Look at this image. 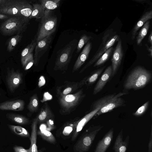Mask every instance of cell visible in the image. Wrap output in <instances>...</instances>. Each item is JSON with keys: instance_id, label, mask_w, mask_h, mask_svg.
I'll return each mask as SVG.
<instances>
[{"instance_id": "cell-1", "label": "cell", "mask_w": 152, "mask_h": 152, "mask_svg": "<svg viewBox=\"0 0 152 152\" xmlns=\"http://www.w3.org/2000/svg\"><path fill=\"white\" fill-rule=\"evenodd\" d=\"M151 73L144 67L139 66L135 68L127 77L124 84L126 89H138L145 87L151 81Z\"/></svg>"}, {"instance_id": "cell-2", "label": "cell", "mask_w": 152, "mask_h": 152, "mask_svg": "<svg viewBox=\"0 0 152 152\" xmlns=\"http://www.w3.org/2000/svg\"><path fill=\"white\" fill-rule=\"evenodd\" d=\"M30 20L22 16H12L0 25V32L4 36L22 35L27 28Z\"/></svg>"}, {"instance_id": "cell-3", "label": "cell", "mask_w": 152, "mask_h": 152, "mask_svg": "<svg viewBox=\"0 0 152 152\" xmlns=\"http://www.w3.org/2000/svg\"><path fill=\"white\" fill-rule=\"evenodd\" d=\"M120 36L113 29L107 30L104 34L102 42L96 53L90 60L81 69V73L96 62L102 54L120 39Z\"/></svg>"}, {"instance_id": "cell-4", "label": "cell", "mask_w": 152, "mask_h": 152, "mask_svg": "<svg viewBox=\"0 0 152 152\" xmlns=\"http://www.w3.org/2000/svg\"><path fill=\"white\" fill-rule=\"evenodd\" d=\"M40 19L36 36L37 42L52 35L55 31L57 26V18L53 14L51 10H45L44 15Z\"/></svg>"}, {"instance_id": "cell-5", "label": "cell", "mask_w": 152, "mask_h": 152, "mask_svg": "<svg viewBox=\"0 0 152 152\" xmlns=\"http://www.w3.org/2000/svg\"><path fill=\"white\" fill-rule=\"evenodd\" d=\"M103 126H90L82 134L74 146V152H86L91 146L95 137Z\"/></svg>"}, {"instance_id": "cell-6", "label": "cell", "mask_w": 152, "mask_h": 152, "mask_svg": "<svg viewBox=\"0 0 152 152\" xmlns=\"http://www.w3.org/2000/svg\"><path fill=\"white\" fill-rule=\"evenodd\" d=\"M29 2L25 0H7L0 4V13L12 17L21 16V10Z\"/></svg>"}, {"instance_id": "cell-7", "label": "cell", "mask_w": 152, "mask_h": 152, "mask_svg": "<svg viewBox=\"0 0 152 152\" xmlns=\"http://www.w3.org/2000/svg\"><path fill=\"white\" fill-rule=\"evenodd\" d=\"M84 96L82 90L73 94L61 95L59 101L61 107L64 111H70L79 103Z\"/></svg>"}, {"instance_id": "cell-8", "label": "cell", "mask_w": 152, "mask_h": 152, "mask_svg": "<svg viewBox=\"0 0 152 152\" xmlns=\"http://www.w3.org/2000/svg\"><path fill=\"white\" fill-rule=\"evenodd\" d=\"M127 94L126 92H120L109 99L95 114L94 117L109 112L117 107L125 106V101L121 96Z\"/></svg>"}, {"instance_id": "cell-9", "label": "cell", "mask_w": 152, "mask_h": 152, "mask_svg": "<svg viewBox=\"0 0 152 152\" xmlns=\"http://www.w3.org/2000/svg\"><path fill=\"white\" fill-rule=\"evenodd\" d=\"M124 56L121 40L120 38L113 51L112 58L111 67L112 70V76H114L117 73L121 64Z\"/></svg>"}, {"instance_id": "cell-10", "label": "cell", "mask_w": 152, "mask_h": 152, "mask_svg": "<svg viewBox=\"0 0 152 152\" xmlns=\"http://www.w3.org/2000/svg\"><path fill=\"white\" fill-rule=\"evenodd\" d=\"M52 39V35H50L37 42L34 59L35 65L38 64L40 58L48 48Z\"/></svg>"}, {"instance_id": "cell-11", "label": "cell", "mask_w": 152, "mask_h": 152, "mask_svg": "<svg viewBox=\"0 0 152 152\" xmlns=\"http://www.w3.org/2000/svg\"><path fill=\"white\" fill-rule=\"evenodd\" d=\"M22 75L19 71L11 70L6 78L7 83L10 91L14 92L22 83Z\"/></svg>"}, {"instance_id": "cell-12", "label": "cell", "mask_w": 152, "mask_h": 152, "mask_svg": "<svg viewBox=\"0 0 152 152\" xmlns=\"http://www.w3.org/2000/svg\"><path fill=\"white\" fill-rule=\"evenodd\" d=\"M72 53L71 45H69L64 48L57 58L55 67L61 69L67 64L70 61Z\"/></svg>"}, {"instance_id": "cell-13", "label": "cell", "mask_w": 152, "mask_h": 152, "mask_svg": "<svg viewBox=\"0 0 152 152\" xmlns=\"http://www.w3.org/2000/svg\"><path fill=\"white\" fill-rule=\"evenodd\" d=\"M102 106L97 107L87 114L82 119L77 121L75 128L72 134V141H74L85 125L93 118Z\"/></svg>"}, {"instance_id": "cell-14", "label": "cell", "mask_w": 152, "mask_h": 152, "mask_svg": "<svg viewBox=\"0 0 152 152\" xmlns=\"http://www.w3.org/2000/svg\"><path fill=\"white\" fill-rule=\"evenodd\" d=\"M112 72L111 65L108 66L105 70L95 86L93 94H96L103 89L112 76Z\"/></svg>"}, {"instance_id": "cell-15", "label": "cell", "mask_w": 152, "mask_h": 152, "mask_svg": "<svg viewBox=\"0 0 152 152\" xmlns=\"http://www.w3.org/2000/svg\"><path fill=\"white\" fill-rule=\"evenodd\" d=\"M25 102L21 99L7 101L0 103V110H5L22 111L24 108Z\"/></svg>"}, {"instance_id": "cell-16", "label": "cell", "mask_w": 152, "mask_h": 152, "mask_svg": "<svg viewBox=\"0 0 152 152\" xmlns=\"http://www.w3.org/2000/svg\"><path fill=\"white\" fill-rule=\"evenodd\" d=\"M92 47V44L89 41L86 45L77 59L73 66V71L78 70L88 59Z\"/></svg>"}, {"instance_id": "cell-17", "label": "cell", "mask_w": 152, "mask_h": 152, "mask_svg": "<svg viewBox=\"0 0 152 152\" xmlns=\"http://www.w3.org/2000/svg\"><path fill=\"white\" fill-rule=\"evenodd\" d=\"M113 128L111 129L98 144L94 152H105L112 141Z\"/></svg>"}, {"instance_id": "cell-18", "label": "cell", "mask_w": 152, "mask_h": 152, "mask_svg": "<svg viewBox=\"0 0 152 152\" xmlns=\"http://www.w3.org/2000/svg\"><path fill=\"white\" fill-rule=\"evenodd\" d=\"M129 136L128 135L124 141L123 140V131L121 130L115 140L113 148L115 152H126L128 145Z\"/></svg>"}, {"instance_id": "cell-19", "label": "cell", "mask_w": 152, "mask_h": 152, "mask_svg": "<svg viewBox=\"0 0 152 152\" xmlns=\"http://www.w3.org/2000/svg\"><path fill=\"white\" fill-rule=\"evenodd\" d=\"M152 18V10L145 12L141 17L133 28L132 32L131 38L134 40L136 36L137 31L147 21Z\"/></svg>"}, {"instance_id": "cell-20", "label": "cell", "mask_w": 152, "mask_h": 152, "mask_svg": "<svg viewBox=\"0 0 152 152\" xmlns=\"http://www.w3.org/2000/svg\"><path fill=\"white\" fill-rule=\"evenodd\" d=\"M38 123L37 118L34 119L31 125V131L30 137L31 145L29 149L30 152H38L37 145V128Z\"/></svg>"}, {"instance_id": "cell-21", "label": "cell", "mask_w": 152, "mask_h": 152, "mask_svg": "<svg viewBox=\"0 0 152 152\" xmlns=\"http://www.w3.org/2000/svg\"><path fill=\"white\" fill-rule=\"evenodd\" d=\"M6 116L9 120L19 125H25L29 122L28 118L21 115L8 113L6 115Z\"/></svg>"}, {"instance_id": "cell-22", "label": "cell", "mask_w": 152, "mask_h": 152, "mask_svg": "<svg viewBox=\"0 0 152 152\" xmlns=\"http://www.w3.org/2000/svg\"><path fill=\"white\" fill-rule=\"evenodd\" d=\"M32 5L33 9L29 19L30 20L33 18L41 19L44 15L45 8L41 4H33Z\"/></svg>"}, {"instance_id": "cell-23", "label": "cell", "mask_w": 152, "mask_h": 152, "mask_svg": "<svg viewBox=\"0 0 152 152\" xmlns=\"http://www.w3.org/2000/svg\"><path fill=\"white\" fill-rule=\"evenodd\" d=\"M105 67L103 66L95 71L87 78H86L83 81L84 83L88 85H91L94 83L97 80Z\"/></svg>"}, {"instance_id": "cell-24", "label": "cell", "mask_w": 152, "mask_h": 152, "mask_svg": "<svg viewBox=\"0 0 152 152\" xmlns=\"http://www.w3.org/2000/svg\"><path fill=\"white\" fill-rule=\"evenodd\" d=\"M52 114L47 104L41 110L39 114L36 118L38 122L45 121L52 117Z\"/></svg>"}, {"instance_id": "cell-25", "label": "cell", "mask_w": 152, "mask_h": 152, "mask_svg": "<svg viewBox=\"0 0 152 152\" xmlns=\"http://www.w3.org/2000/svg\"><path fill=\"white\" fill-rule=\"evenodd\" d=\"M150 26V21L148 20L143 25L136 37V42L137 45L141 43L143 39L146 35Z\"/></svg>"}, {"instance_id": "cell-26", "label": "cell", "mask_w": 152, "mask_h": 152, "mask_svg": "<svg viewBox=\"0 0 152 152\" xmlns=\"http://www.w3.org/2000/svg\"><path fill=\"white\" fill-rule=\"evenodd\" d=\"M10 130L14 134L23 137H29L30 135L25 128L20 126L8 125Z\"/></svg>"}, {"instance_id": "cell-27", "label": "cell", "mask_w": 152, "mask_h": 152, "mask_svg": "<svg viewBox=\"0 0 152 152\" xmlns=\"http://www.w3.org/2000/svg\"><path fill=\"white\" fill-rule=\"evenodd\" d=\"M114 49L112 47L105 51L95 62L94 67H97L104 63L112 55Z\"/></svg>"}, {"instance_id": "cell-28", "label": "cell", "mask_w": 152, "mask_h": 152, "mask_svg": "<svg viewBox=\"0 0 152 152\" xmlns=\"http://www.w3.org/2000/svg\"><path fill=\"white\" fill-rule=\"evenodd\" d=\"M41 4L45 10H52L56 9L59 6L60 0H39Z\"/></svg>"}, {"instance_id": "cell-29", "label": "cell", "mask_w": 152, "mask_h": 152, "mask_svg": "<svg viewBox=\"0 0 152 152\" xmlns=\"http://www.w3.org/2000/svg\"><path fill=\"white\" fill-rule=\"evenodd\" d=\"M37 43L36 37L35 36L32 40L31 43L22 51L21 53V61L32 53L34 50L35 48Z\"/></svg>"}, {"instance_id": "cell-30", "label": "cell", "mask_w": 152, "mask_h": 152, "mask_svg": "<svg viewBox=\"0 0 152 152\" xmlns=\"http://www.w3.org/2000/svg\"><path fill=\"white\" fill-rule=\"evenodd\" d=\"M37 134L40 135L44 140L52 143L56 142V139L52 133L46 129H40L37 132Z\"/></svg>"}, {"instance_id": "cell-31", "label": "cell", "mask_w": 152, "mask_h": 152, "mask_svg": "<svg viewBox=\"0 0 152 152\" xmlns=\"http://www.w3.org/2000/svg\"><path fill=\"white\" fill-rule=\"evenodd\" d=\"M22 38V35H16L11 37L8 42L7 51L9 52L12 51L21 41Z\"/></svg>"}, {"instance_id": "cell-32", "label": "cell", "mask_w": 152, "mask_h": 152, "mask_svg": "<svg viewBox=\"0 0 152 152\" xmlns=\"http://www.w3.org/2000/svg\"><path fill=\"white\" fill-rule=\"evenodd\" d=\"M38 101L37 95H33L31 98L28 106V109L31 112L36 111L38 107Z\"/></svg>"}, {"instance_id": "cell-33", "label": "cell", "mask_w": 152, "mask_h": 152, "mask_svg": "<svg viewBox=\"0 0 152 152\" xmlns=\"http://www.w3.org/2000/svg\"><path fill=\"white\" fill-rule=\"evenodd\" d=\"M93 38L91 36H88L85 34L83 35L78 42L76 53H78L84 45Z\"/></svg>"}, {"instance_id": "cell-34", "label": "cell", "mask_w": 152, "mask_h": 152, "mask_svg": "<svg viewBox=\"0 0 152 152\" xmlns=\"http://www.w3.org/2000/svg\"><path fill=\"white\" fill-rule=\"evenodd\" d=\"M77 121L71 124L65 126L62 132L63 135L67 136L73 133Z\"/></svg>"}, {"instance_id": "cell-35", "label": "cell", "mask_w": 152, "mask_h": 152, "mask_svg": "<svg viewBox=\"0 0 152 152\" xmlns=\"http://www.w3.org/2000/svg\"><path fill=\"white\" fill-rule=\"evenodd\" d=\"M149 104V101L146 102L133 114V115L136 116H139L142 115L147 110Z\"/></svg>"}, {"instance_id": "cell-36", "label": "cell", "mask_w": 152, "mask_h": 152, "mask_svg": "<svg viewBox=\"0 0 152 152\" xmlns=\"http://www.w3.org/2000/svg\"><path fill=\"white\" fill-rule=\"evenodd\" d=\"M13 148L14 152H30L29 148L26 149L20 146H15Z\"/></svg>"}, {"instance_id": "cell-37", "label": "cell", "mask_w": 152, "mask_h": 152, "mask_svg": "<svg viewBox=\"0 0 152 152\" xmlns=\"http://www.w3.org/2000/svg\"><path fill=\"white\" fill-rule=\"evenodd\" d=\"M152 128L150 136L148 145V152H152Z\"/></svg>"}, {"instance_id": "cell-38", "label": "cell", "mask_w": 152, "mask_h": 152, "mask_svg": "<svg viewBox=\"0 0 152 152\" xmlns=\"http://www.w3.org/2000/svg\"><path fill=\"white\" fill-rule=\"evenodd\" d=\"M72 88L71 87H68L66 88L61 93V95H66L72 92Z\"/></svg>"}, {"instance_id": "cell-39", "label": "cell", "mask_w": 152, "mask_h": 152, "mask_svg": "<svg viewBox=\"0 0 152 152\" xmlns=\"http://www.w3.org/2000/svg\"><path fill=\"white\" fill-rule=\"evenodd\" d=\"M48 128L47 129V130L50 131L53 129L54 128L53 123V121H49L48 122Z\"/></svg>"}, {"instance_id": "cell-40", "label": "cell", "mask_w": 152, "mask_h": 152, "mask_svg": "<svg viewBox=\"0 0 152 152\" xmlns=\"http://www.w3.org/2000/svg\"><path fill=\"white\" fill-rule=\"evenodd\" d=\"M34 63V60L28 63L23 68L24 70H26L29 69L31 67Z\"/></svg>"}, {"instance_id": "cell-41", "label": "cell", "mask_w": 152, "mask_h": 152, "mask_svg": "<svg viewBox=\"0 0 152 152\" xmlns=\"http://www.w3.org/2000/svg\"><path fill=\"white\" fill-rule=\"evenodd\" d=\"M145 46L146 47L147 50L149 53V56L151 57H152V45H151L150 47H149L147 44H145Z\"/></svg>"}, {"instance_id": "cell-42", "label": "cell", "mask_w": 152, "mask_h": 152, "mask_svg": "<svg viewBox=\"0 0 152 152\" xmlns=\"http://www.w3.org/2000/svg\"><path fill=\"white\" fill-rule=\"evenodd\" d=\"M8 18V15L0 13V20L7 19Z\"/></svg>"}, {"instance_id": "cell-43", "label": "cell", "mask_w": 152, "mask_h": 152, "mask_svg": "<svg viewBox=\"0 0 152 152\" xmlns=\"http://www.w3.org/2000/svg\"><path fill=\"white\" fill-rule=\"evenodd\" d=\"M148 41L151 44V45H152V32L151 31L150 34L149 36Z\"/></svg>"}, {"instance_id": "cell-44", "label": "cell", "mask_w": 152, "mask_h": 152, "mask_svg": "<svg viewBox=\"0 0 152 152\" xmlns=\"http://www.w3.org/2000/svg\"><path fill=\"white\" fill-rule=\"evenodd\" d=\"M7 0H0V4H1L6 1Z\"/></svg>"}]
</instances>
